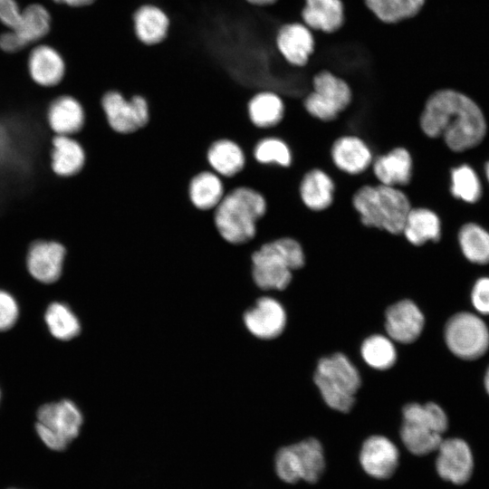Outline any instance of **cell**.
Segmentation results:
<instances>
[{"label": "cell", "instance_id": "obj_1", "mask_svg": "<svg viewBox=\"0 0 489 489\" xmlns=\"http://www.w3.org/2000/svg\"><path fill=\"white\" fill-rule=\"evenodd\" d=\"M419 127L429 139L442 138L453 151L479 144L486 124L479 107L465 94L452 89H438L426 100Z\"/></svg>", "mask_w": 489, "mask_h": 489}, {"label": "cell", "instance_id": "obj_2", "mask_svg": "<svg viewBox=\"0 0 489 489\" xmlns=\"http://www.w3.org/2000/svg\"><path fill=\"white\" fill-rule=\"evenodd\" d=\"M266 209V200L260 192L249 187H236L226 191L214 209V223L225 242L245 244L254 239L257 223Z\"/></svg>", "mask_w": 489, "mask_h": 489}, {"label": "cell", "instance_id": "obj_3", "mask_svg": "<svg viewBox=\"0 0 489 489\" xmlns=\"http://www.w3.org/2000/svg\"><path fill=\"white\" fill-rule=\"evenodd\" d=\"M352 206L360 223L392 235H401L412 206L402 188L366 184L356 190Z\"/></svg>", "mask_w": 489, "mask_h": 489}, {"label": "cell", "instance_id": "obj_4", "mask_svg": "<svg viewBox=\"0 0 489 489\" xmlns=\"http://www.w3.org/2000/svg\"><path fill=\"white\" fill-rule=\"evenodd\" d=\"M301 243L290 236L262 244L251 254L252 276L264 290H283L292 281V272L305 265Z\"/></svg>", "mask_w": 489, "mask_h": 489}, {"label": "cell", "instance_id": "obj_5", "mask_svg": "<svg viewBox=\"0 0 489 489\" xmlns=\"http://www.w3.org/2000/svg\"><path fill=\"white\" fill-rule=\"evenodd\" d=\"M447 426V417L438 405L411 403L403 408L401 440L410 453L424 455L438 448Z\"/></svg>", "mask_w": 489, "mask_h": 489}, {"label": "cell", "instance_id": "obj_6", "mask_svg": "<svg viewBox=\"0 0 489 489\" xmlns=\"http://www.w3.org/2000/svg\"><path fill=\"white\" fill-rule=\"evenodd\" d=\"M314 381L326 404L338 411H349L360 385L357 369L341 353L321 359L316 368Z\"/></svg>", "mask_w": 489, "mask_h": 489}, {"label": "cell", "instance_id": "obj_7", "mask_svg": "<svg viewBox=\"0 0 489 489\" xmlns=\"http://www.w3.org/2000/svg\"><path fill=\"white\" fill-rule=\"evenodd\" d=\"M351 101L349 83L329 70H321L312 76V89L302 99V105L311 117L331 122L349 108Z\"/></svg>", "mask_w": 489, "mask_h": 489}, {"label": "cell", "instance_id": "obj_8", "mask_svg": "<svg viewBox=\"0 0 489 489\" xmlns=\"http://www.w3.org/2000/svg\"><path fill=\"white\" fill-rule=\"evenodd\" d=\"M278 477L287 484L300 480L312 484L319 480L325 469L321 444L310 437L280 448L274 459Z\"/></svg>", "mask_w": 489, "mask_h": 489}, {"label": "cell", "instance_id": "obj_9", "mask_svg": "<svg viewBox=\"0 0 489 489\" xmlns=\"http://www.w3.org/2000/svg\"><path fill=\"white\" fill-rule=\"evenodd\" d=\"M36 431L44 445L52 450L62 451L74 440L82 425V415L70 400L48 403L37 413Z\"/></svg>", "mask_w": 489, "mask_h": 489}, {"label": "cell", "instance_id": "obj_10", "mask_svg": "<svg viewBox=\"0 0 489 489\" xmlns=\"http://www.w3.org/2000/svg\"><path fill=\"white\" fill-rule=\"evenodd\" d=\"M445 339L448 349L463 360H475L483 356L489 347V331L477 315L459 312L446 325Z\"/></svg>", "mask_w": 489, "mask_h": 489}, {"label": "cell", "instance_id": "obj_11", "mask_svg": "<svg viewBox=\"0 0 489 489\" xmlns=\"http://www.w3.org/2000/svg\"><path fill=\"white\" fill-rule=\"evenodd\" d=\"M101 105L108 125L116 133L132 134L149 121L148 101L139 94L127 99L118 91H108L102 95Z\"/></svg>", "mask_w": 489, "mask_h": 489}, {"label": "cell", "instance_id": "obj_12", "mask_svg": "<svg viewBox=\"0 0 489 489\" xmlns=\"http://www.w3.org/2000/svg\"><path fill=\"white\" fill-rule=\"evenodd\" d=\"M65 246L54 240L37 239L28 247L25 266L34 280L50 284L58 281L64 269Z\"/></svg>", "mask_w": 489, "mask_h": 489}, {"label": "cell", "instance_id": "obj_13", "mask_svg": "<svg viewBox=\"0 0 489 489\" xmlns=\"http://www.w3.org/2000/svg\"><path fill=\"white\" fill-rule=\"evenodd\" d=\"M436 450V468L442 479L455 484H462L469 480L474 460L465 441L460 438L443 439Z\"/></svg>", "mask_w": 489, "mask_h": 489}, {"label": "cell", "instance_id": "obj_14", "mask_svg": "<svg viewBox=\"0 0 489 489\" xmlns=\"http://www.w3.org/2000/svg\"><path fill=\"white\" fill-rule=\"evenodd\" d=\"M330 157L336 169L350 176L367 172L374 158L369 144L354 134L338 137L331 144Z\"/></svg>", "mask_w": 489, "mask_h": 489}, {"label": "cell", "instance_id": "obj_15", "mask_svg": "<svg viewBox=\"0 0 489 489\" xmlns=\"http://www.w3.org/2000/svg\"><path fill=\"white\" fill-rule=\"evenodd\" d=\"M359 459L367 475L376 479H387L398 468L399 452L388 438L376 435L364 441Z\"/></svg>", "mask_w": 489, "mask_h": 489}, {"label": "cell", "instance_id": "obj_16", "mask_svg": "<svg viewBox=\"0 0 489 489\" xmlns=\"http://www.w3.org/2000/svg\"><path fill=\"white\" fill-rule=\"evenodd\" d=\"M370 170L379 184L403 188L413 177V158L408 149L397 146L375 156Z\"/></svg>", "mask_w": 489, "mask_h": 489}, {"label": "cell", "instance_id": "obj_17", "mask_svg": "<svg viewBox=\"0 0 489 489\" xmlns=\"http://www.w3.org/2000/svg\"><path fill=\"white\" fill-rule=\"evenodd\" d=\"M275 44L282 57L292 66L303 67L313 53L315 40L312 31L302 22L281 26Z\"/></svg>", "mask_w": 489, "mask_h": 489}, {"label": "cell", "instance_id": "obj_18", "mask_svg": "<svg viewBox=\"0 0 489 489\" xmlns=\"http://www.w3.org/2000/svg\"><path fill=\"white\" fill-rule=\"evenodd\" d=\"M244 322L255 337L269 340L280 335L286 322L285 312L279 302L262 297L244 312Z\"/></svg>", "mask_w": 489, "mask_h": 489}, {"label": "cell", "instance_id": "obj_19", "mask_svg": "<svg viewBox=\"0 0 489 489\" xmlns=\"http://www.w3.org/2000/svg\"><path fill=\"white\" fill-rule=\"evenodd\" d=\"M67 72L62 54L52 46L34 47L27 61V73L34 83L43 88H54L62 83Z\"/></svg>", "mask_w": 489, "mask_h": 489}, {"label": "cell", "instance_id": "obj_20", "mask_svg": "<svg viewBox=\"0 0 489 489\" xmlns=\"http://www.w3.org/2000/svg\"><path fill=\"white\" fill-rule=\"evenodd\" d=\"M424 316L418 307L409 300L391 305L386 312V330L388 336L401 343H410L420 335Z\"/></svg>", "mask_w": 489, "mask_h": 489}, {"label": "cell", "instance_id": "obj_21", "mask_svg": "<svg viewBox=\"0 0 489 489\" xmlns=\"http://www.w3.org/2000/svg\"><path fill=\"white\" fill-rule=\"evenodd\" d=\"M47 121L54 135L74 136L84 126L85 110L78 99L61 94L50 102Z\"/></svg>", "mask_w": 489, "mask_h": 489}, {"label": "cell", "instance_id": "obj_22", "mask_svg": "<svg viewBox=\"0 0 489 489\" xmlns=\"http://www.w3.org/2000/svg\"><path fill=\"white\" fill-rule=\"evenodd\" d=\"M298 193L306 208L313 212H321L333 203L335 182L324 169L312 168L302 175Z\"/></svg>", "mask_w": 489, "mask_h": 489}, {"label": "cell", "instance_id": "obj_23", "mask_svg": "<svg viewBox=\"0 0 489 489\" xmlns=\"http://www.w3.org/2000/svg\"><path fill=\"white\" fill-rule=\"evenodd\" d=\"M442 225L438 215L426 206H413L408 214L402 235L413 246L437 243L441 238Z\"/></svg>", "mask_w": 489, "mask_h": 489}, {"label": "cell", "instance_id": "obj_24", "mask_svg": "<svg viewBox=\"0 0 489 489\" xmlns=\"http://www.w3.org/2000/svg\"><path fill=\"white\" fill-rule=\"evenodd\" d=\"M134 33L146 45H156L168 35L170 21L159 6L148 3L139 5L132 15Z\"/></svg>", "mask_w": 489, "mask_h": 489}, {"label": "cell", "instance_id": "obj_25", "mask_svg": "<svg viewBox=\"0 0 489 489\" xmlns=\"http://www.w3.org/2000/svg\"><path fill=\"white\" fill-rule=\"evenodd\" d=\"M250 122L258 129L268 130L277 127L283 120L285 103L283 98L273 91L255 92L246 106Z\"/></svg>", "mask_w": 489, "mask_h": 489}, {"label": "cell", "instance_id": "obj_26", "mask_svg": "<svg viewBox=\"0 0 489 489\" xmlns=\"http://www.w3.org/2000/svg\"><path fill=\"white\" fill-rule=\"evenodd\" d=\"M206 157L210 169L222 178L235 177L243 171L246 164L243 148L235 140L226 138L213 141Z\"/></svg>", "mask_w": 489, "mask_h": 489}, {"label": "cell", "instance_id": "obj_27", "mask_svg": "<svg viewBox=\"0 0 489 489\" xmlns=\"http://www.w3.org/2000/svg\"><path fill=\"white\" fill-rule=\"evenodd\" d=\"M301 17L312 31L331 34L343 24V4L341 0H305Z\"/></svg>", "mask_w": 489, "mask_h": 489}, {"label": "cell", "instance_id": "obj_28", "mask_svg": "<svg viewBox=\"0 0 489 489\" xmlns=\"http://www.w3.org/2000/svg\"><path fill=\"white\" fill-rule=\"evenodd\" d=\"M52 146L51 168L57 176L69 177L82 171L86 153L73 136L54 135Z\"/></svg>", "mask_w": 489, "mask_h": 489}, {"label": "cell", "instance_id": "obj_29", "mask_svg": "<svg viewBox=\"0 0 489 489\" xmlns=\"http://www.w3.org/2000/svg\"><path fill=\"white\" fill-rule=\"evenodd\" d=\"M225 194L223 178L212 170H203L194 175L187 186V195L192 206L200 211H212Z\"/></svg>", "mask_w": 489, "mask_h": 489}, {"label": "cell", "instance_id": "obj_30", "mask_svg": "<svg viewBox=\"0 0 489 489\" xmlns=\"http://www.w3.org/2000/svg\"><path fill=\"white\" fill-rule=\"evenodd\" d=\"M50 27L51 15L48 10L42 5L33 4L22 10L21 19L13 30L27 45L43 38Z\"/></svg>", "mask_w": 489, "mask_h": 489}, {"label": "cell", "instance_id": "obj_31", "mask_svg": "<svg viewBox=\"0 0 489 489\" xmlns=\"http://www.w3.org/2000/svg\"><path fill=\"white\" fill-rule=\"evenodd\" d=\"M364 3L379 20L394 24L417 15L426 0H364Z\"/></svg>", "mask_w": 489, "mask_h": 489}, {"label": "cell", "instance_id": "obj_32", "mask_svg": "<svg viewBox=\"0 0 489 489\" xmlns=\"http://www.w3.org/2000/svg\"><path fill=\"white\" fill-rule=\"evenodd\" d=\"M253 158L261 165L288 168L292 165V153L289 144L282 138L265 136L254 144Z\"/></svg>", "mask_w": 489, "mask_h": 489}, {"label": "cell", "instance_id": "obj_33", "mask_svg": "<svg viewBox=\"0 0 489 489\" xmlns=\"http://www.w3.org/2000/svg\"><path fill=\"white\" fill-rule=\"evenodd\" d=\"M44 318L50 332L58 340H72L81 331L78 318L64 303H51L46 310Z\"/></svg>", "mask_w": 489, "mask_h": 489}, {"label": "cell", "instance_id": "obj_34", "mask_svg": "<svg viewBox=\"0 0 489 489\" xmlns=\"http://www.w3.org/2000/svg\"><path fill=\"white\" fill-rule=\"evenodd\" d=\"M459 244L465 256L473 263H489V234L475 224H466L459 231Z\"/></svg>", "mask_w": 489, "mask_h": 489}, {"label": "cell", "instance_id": "obj_35", "mask_svg": "<svg viewBox=\"0 0 489 489\" xmlns=\"http://www.w3.org/2000/svg\"><path fill=\"white\" fill-rule=\"evenodd\" d=\"M364 360L377 369H387L396 361V350L392 342L381 335H372L361 346Z\"/></svg>", "mask_w": 489, "mask_h": 489}, {"label": "cell", "instance_id": "obj_36", "mask_svg": "<svg viewBox=\"0 0 489 489\" xmlns=\"http://www.w3.org/2000/svg\"><path fill=\"white\" fill-rule=\"evenodd\" d=\"M451 193L467 202H475L481 195L480 182L472 168L467 166L455 168L451 171Z\"/></svg>", "mask_w": 489, "mask_h": 489}, {"label": "cell", "instance_id": "obj_37", "mask_svg": "<svg viewBox=\"0 0 489 489\" xmlns=\"http://www.w3.org/2000/svg\"><path fill=\"white\" fill-rule=\"evenodd\" d=\"M18 306L14 297L0 290V331L14 326L18 318Z\"/></svg>", "mask_w": 489, "mask_h": 489}, {"label": "cell", "instance_id": "obj_38", "mask_svg": "<svg viewBox=\"0 0 489 489\" xmlns=\"http://www.w3.org/2000/svg\"><path fill=\"white\" fill-rule=\"evenodd\" d=\"M471 299L477 312L489 315V277H483L475 283Z\"/></svg>", "mask_w": 489, "mask_h": 489}, {"label": "cell", "instance_id": "obj_39", "mask_svg": "<svg viewBox=\"0 0 489 489\" xmlns=\"http://www.w3.org/2000/svg\"><path fill=\"white\" fill-rule=\"evenodd\" d=\"M22 15L15 0H0V22L11 30L14 29Z\"/></svg>", "mask_w": 489, "mask_h": 489}, {"label": "cell", "instance_id": "obj_40", "mask_svg": "<svg viewBox=\"0 0 489 489\" xmlns=\"http://www.w3.org/2000/svg\"><path fill=\"white\" fill-rule=\"evenodd\" d=\"M25 46L26 44L14 30L0 34V49L4 52L15 53L24 49Z\"/></svg>", "mask_w": 489, "mask_h": 489}, {"label": "cell", "instance_id": "obj_41", "mask_svg": "<svg viewBox=\"0 0 489 489\" xmlns=\"http://www.w3.org/2000/svg\"><path fill=\"white\" fill-rule=\"evenodd\" d=\"M96 0H65L64 5L73 8H82L92 5Z\"/></svg>", "mask_w": 489, "mask_h": 489}, {"label": "cell", "instance_id": "obj_42", "mask_svg": "<svg viewBox=\"0 0 489 489\" xmlns=\"http://www.w3.org/2000/svg\"><path fill=\"white\" fill-rule=\"evenodd\" d=\"M248 4L256 6H265L273 4L276 0H245Z\"/></svg>", "mask_w": 489, "mask_h": 489}, {"label": "cell", "instance_id": "obj_43", "mask_svg": "<svg viewBox=\"0 0 489 489\" xmlns=\"http://www.w3.org/2000/svg\"><path fill=\"white\" fill-rule=\"evenodd\" d=\"M484 387L487 393L489 394V368L487 369L485 376H484Z\"/></svg>", "mask_w": 489, "mask_h": 489}, {"label": "cell", "instance_id": "obj_44", "mask_svg": "<svg viewBox=\"0 0 489 489\" xmlns=\"http://www.w3.org/2000/svg\"><path fill=\"white\" fill-rule=\"evenodd\" d=\"M486 175L489 180V163L486 165Z\"/></svg>", "mask_w": 489, "mask_h": 489}, {"label": "cell", "instance_id": "obj_45", "mask_svg": "<svg viewBox=\"0 0 489 489\" xmlns=\"http://www.w3.org/2000/svg\"><path fill=\"white\" fill-rule=\"evenodd\" d=\"M54 2L58 4H64L65 0H53Z\"/></svg>", "mask_w": 489, "mask_h": 489}, {"label": "cell", "instance_id": "obj_46", "mask_svg": "<svg viewBox=\"0 0 489 489\" xmlns=\"http://www.w3.org/2000/svg\"><path fill=\"white\" fill-rule=\"evenodd\" d=\"M149 3H150L151 0H149Z\"/></svg>", "mask_w": 489, "mask_h": 489}]
</instances>
